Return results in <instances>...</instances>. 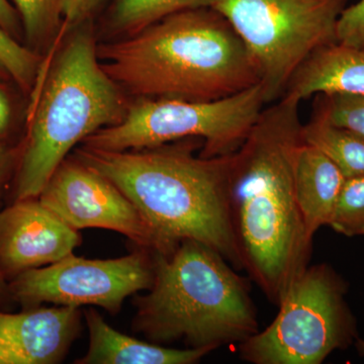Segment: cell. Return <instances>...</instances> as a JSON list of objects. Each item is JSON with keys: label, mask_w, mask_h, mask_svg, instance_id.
<instances>
[{"label": "cell", "mask_w": 364, "mask_h": 364, "mask_svg": "<svg viewBox=\"0 0 364 364\" xmlns=\"http://www.w3.org/2000/svg\"><path fill=\"white\" fill-rule=\"evenodd\" d=\"M81 322L75 306L0 312V364L61 363L80 334Z\"/></svg>", "instance_id": "7c38bea8"}, {"label": "cell", "mask_w": 364, "mask_h": 364, "mask_svg": "<svg viewBox=\"0 0 364 364\" xmlns=\"http://www.w3.org/2000/svg\"><path fill=\"white\" fill-rule=\"evenodd\" d=\"M1 158H2V149H1V148H0V161H1Z\"/></svg>", "instance_id": "83f0119b"}, {"label": "cell", "mask_w": 364, "mask_h": 364, "mask_svg": "<svg viewBox=\"0 0 364 364\" xmlns=\"http://www.w3.org/2000/svg\"><path fill=\"white\" fill-rule=\"evenodd\" d=\"M265 105L261 83L214 102L138 98L119 124L88 136L83 145L124 151L198 138L202 156H223L239 149Z\"/></svg>", "instance_id": "52a82bcc"}, {"label": "cell", "mask_w": 364, "mask_h": 364, "mask_svg": "<svg viewBox=\"0 0 364 364\" xmlns=\"http://www.w3.org/2000/svg\"><path fill=\"white\" fill-rule=\"evenodd\" d=\"M344 181L341 170L327 155L301 141L294 156V189L311 238L329 225Z\"/></svg>", "instance_id": "5bb4252c"}, {"label": "cell", "mask_w": 364, "mask_h": 364, "mask_svg": "<svg viewBox=\"0 0 364 364\" xmlns=\"http://www.w3.org/2000/svg\"><path fill=\"white\" fill-rule=\"evenodd\" d=\"M219 0H109L107 28L116 35H133L170 14L213 7Z\"/></svg>", "instance_id": "e0dca14e"}, {"label": "cell", "mask_w": 364, "mask_h": 364, "mask_svg": "<svg viewBox=\"0 0 364 364\" xmlns=\"http://www.w3.org/2000/svg\"><path fill=\"white\" fill-rule=\"evenodd\" d=\"M152 254L154 279L135 299L134 331L153 343L213 350L259 331L249 282L221 254L196 240Z\"/></svg>", "instance_id": "277c9868"}, {"label": "cell", "mask_w": 364, "mask_h": 364, "mask_svg": "<svg viewBox=\"0 0 364 364\" xmlns=\"http://www.w3.org/2000/svg\"><path fill=\"white\" fill-rule=\"evenodd\" d=\"M354 345H355L356 350H358L359 355L364 356V340L358 338Z\"/></svg>", "instance_id": "484cf974"}, {"label": "cell", "mask_w": 364, "mask_h": 364, "mask_svg": "<svg viewBox=\"0 0 364 364\" xmlns=\"http://www.w3.org/2000/svg\"><path fill=\"white\" fill-rule=\"evenodd\" d=\"M83 315L90 332V346L85 356L76 359V364H193L214 351L149 343L117 331L93 309Z\"/></svg>", "instance_id": "4fadbf2b"}, {"label": "cell", "mask_w": 364, "mask_h": 364, "mask_svg": "<svg viewBox=\"0 0 364 364\" xmlns=\"http://www.w3.org/2000/svg\"><path fill=\"white\" fill-rule=\"evenodd\" d=\"M313 114L364 138V95L318 93Z\"/></svg>", "instance_id": "ac0fdd59"}, {"label": "cell", "mask_w": 364, "mask_h": 364, "mask_svg": "<svg viewBox=\"0 0 364 364\" xmlns=\"http://www.w3.org/2000/svg\"><path fill=\"white\" fill-rule=\"evenodd\" d=\"M81 235L45 207L39 198L16 200L0 212V272L16 275L63 259Z\"/></svg>", "instance_id": "8fae6325"}, {"label": "cell", "mask_w": 364, "mask_h": 364, "mask_svg": "<svg viewBox=\"0 0 364 364\" xmlns=\"http://www.w3.org/2000/svg\"><path fill=\"white\" fill-rule=\"evenodd\" d=\"M153 279L154 259L147 249L105 260L86 259L72 253L53 264L16 275L11 291L28 306H97L116 315L124 299L148 291Z\"/></svg>", "instance_id": "9c48e42d"}, {"label": "cell", "mask_w": 364, "mask_h": 364, "mask_svg": "<svg viewBox=\"0 0 364 364\" xmlns=\"http://www.w3.org/2000/svg\"><path fill=\"white\" fill-rule=\"evenodd\" d=\"M0 62L9 75L23 87L33 82L38 70L35 53L26 49L13 36L0 28Z\"/></svg>", "instance_id": "44dd1931"}, {"label": "cell", "mask_w": 364, "mask_h": 364, "mask_svg": "<svg viewBox=\"0 0 364 364\" xmlns=\"http://www.w3.org/2000/svg\"><path fill=\"white\" fill-rule=\"evenodd\" d=\"M198 140L124 151L82 145L74 156L112 181L134 203L149 230L152 252L170 253L181 242L196 240L243 270L230 214L234 152L196 156Z\"/></svg>", "instance_id": "7a4b0ae2"}, {"label": "cell", "mask_w": 364, "mask_h": 364, "mask_svg": "<svg viewBox=\"0 0 364 364\" xmlns=\"http://www.w3.org/2000/svg\"><path fill=\"white\" fill-rule=\"evenodd\" d=\"M301 102L284 95L264 107L230 166V214L243 270L275 306L312 253L294 189Z\"/></svg>", "instance_id": "6da1fadb"}, {"label": "cell", "mask_w": 364, "mask_h": 364, "mask_svg": "<svg viewBox=\"0 0 364 364\" xmlns=\"http://www.w3.org/2000/svg\"><path fill=\"white\" fill-rule=\"evenodd\" d=\"M105 0H63L62 16L63 30L70 31L88 23Z\"/></svg>", "instance_id": "603a6c76"}, {"label": "cell", "mask_w": 364, "mask_h": 364, "mask_svg": "<svg viewBox=\"0 0 364 364\" xmlns=\"http://www.w3.org/2000/svg\"><path fill=\"white\" fill-rule=\"evenodd\" d=\"M72 33L47 72L31 116L16 200L39 198L77 144L119 124L128 109L123 90L100 64L87 23Z\"/></svg>", "instance_id": "5b68a950"}, {"label": "cell", "mask_w": 364, "mask_h": 364, "mask_svg": "<svg viewBox=\"0 0 364 364\" xmlns=\"http://www.w3.org/2000/svg\"><path fill=\"white\" fill-rule=\"evenodd\" d=\"M325 92L364 95V50L339 43L321 48L299 67L284 95L303 102Z\"/></svg>", "instance_id": "9a60e30c"}, {"label": "cell", "mask_w": 364, "mask_h": 364, "mask_svg": "<svg viewBox=\"0 0 364 364\" xmlns=\"http://www.w3.org/2000/svg\"><path fill=\"white\" fill-rule=\"evenodd\" d=\"M4 74H7V72L4 65H2L1 62H0V76L4 75Z\"/></svg>", "instance_id": "4316f807"}, {"label": "cell", "mask_w": 364, "mask_h": 364, "mask_svg": "<svg viewBox=\"0 0 364 364\" xmlns=\"http://www.w3.org/2000/svg\"><path fill=\"white\" fill-rule=\"evenodd\" d=\"M339 44L364 50V0L347 6L337 23Z\"/></svg>", "instance_id": "7402d4cb"}, {"label": "cell", "mask_w": 364, "mask_h": 364, "mask_svg": "<svg viewBox=\"0 0 364 364\" xmlns=\"http://www.w3.org/2000/svg\"><path fill=\"white\" fill-rule=\"evenodd\" d=\"M349 286L331 265L306 268L262 331L239 344L253 364H321L359 338L358 320L346 301Z\"/></svg>", "instance_id": "8992f818"}, {"label": "cell", "mask_w": 364, "mask_h": 364, "mask_svg": "<svg viewBox=\"0 0 364 364\" xmlns=\"http://www.w3.org/2000/svg\"><path fill=\"white\" fill-rule=\"evenodd\" d=\"M11 107L9 97L4 90H0V135L6 133L11 123Z\"/></svg>", "instance_id": "d4e9b609"}, {"label": "cell", "mask_w": 364, "mask_h": 364, "mask_svg": "<svg viewBox=\"0 0 364 364\" xmlns=\"http://www.w3.org/2000/svg\"><path fill=\"white\" fill-rule=\"evenodd\" d=\"M97 56L117 86L138 98L214 102L261 83L250 50L213 7L170 14L97 46Z\"/></svg>", "instance_id": "3957f363"}, {"label": "cell", "mask_w": 364, "mask_h": 364, "mask_svg": "<svg viewBox=\"0 0 364 364\" xmlns=\"http://www.w3.org/2000/svg\"><path fill=\"white\" fill-rule=\"evenodd\" d=\"M328 226L346 237L364 236V176L345 178Z\"/></svg>", "instance_id": "d6986e66"}, {"label": "cell", "mask_w": 364, "mask_h": 364, "mask_svg": "<svg viewBox=\"0 0 364 364\" xmlns=\"http://www.w3.org/2000/svg\"><path fill=\"white\" fill-rule=\"evenodd\" d=\"M21 18L9 0H0V28L11 36L20 32Z\"/></svg>", "instance_id": "cb8c5ba5"}, {"label": "cell", "mask_w": 364, "mask_h": 364, "mask_svg": "<svg viewBox=\"0 0 364 364\" xmlns=\"http://www.w3.org/2000/svg\"><path fill=\"white\" fill-rule=\"evenodd\" d=\"M0 287H1V272H0Z\"/></svg>", "instance_id": "f1b7e54d"}, {"label": "cell", "mask_w": 364, "mask_h": 364, "mask_svg": "<svg viewBox=\"0 0 364 364\" xmlns=\"http://www.w3.org/2000/svg\"><path fill=\"white\" fill-rule=\"evenodd\" d=\"M301 141L322 151L345 178L364 176V138L313 114L301 128Z\"/></svg>", "instance_id": "2e32d148"}, {"label": "cell", "mask_w": 364, "mask_h": 364, "mask_svg": "<svg viewBox=\"0 0 364 364\" xmlns=\"http://www.w3.org/2000/svg\"><path fill=\"white\" fill-rule=\"evenodd\" d=\"M45 207L80 231L100 228L123 234L152 251L147 225L134 203L102 174L75 156L67 157L39 196Z\"/></svg>", "instance_id": "30bf717a"}, {"label": "cell", "mask_w": 364, "mask_h": 364, "mask_svg": "<svg viewBox=\"0 0 364 364\" xmlns=\"http://www.w3.org/2000/svg\"><path fill=\"white\" fill-rule=\"evenodd\" d=\"M349 0H219L223 14L250 50L267 105L279 100L314 52L337 42Z\"/></svg>", "instance_id": "ba28073f"}, {"label": "cell", "mask_w": 364, "mask_h": 364, "mask_svg": "<svg viewBox=\"0 0 364 364\" xmlns=\"http://www.w3.org/2000/svg\"><path fill=\"white\" fill-rule=\"evenodd\" d=\"M63 0H14L28 42L39 44L63 26Z\"/></svg>", "instance_id": "ffe728a7"}]
</instances>
